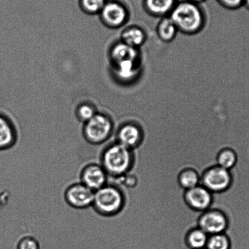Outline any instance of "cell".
<instances>
[{
	"label": "cell",
	"mask_w": 249,
	"mask_h": 249,
	"mask_svg": "<svg viewBox=\"0 0 249 249\" xmlns=\"http://www.w3.org/2000/svg\"><path fill=\"white\" fill-rule=\"evenodd\" d=\"M169 17L178 32L186 35H197L206 25V18L202 9L189 0L176 3Z\"/></svg>",
	"instance_id": "cell-1"
},
{
	"label": "cell",
	"mask_w": 249,
	"mask_h": 249,
	"mask_svg": "<svg viewBox=\"0 0 249 249\" xmlns=\"http://www.w3.org/2000/svg\"><path fill=\"white\" fill-rule=\"evenodd\" d=\"M132 149L117 142H110L101 155V165L112 179L126 175L132 167Z\"/></svg>",
	"instance_id": "cell-2"
},
{
	"label": "cell",
	"mask_w": 249,
	"mask_h": 249,
	"mask_svg": "<svg viewBox=\"0 0 249 249\" xmlns=\"http://www.w3.org/2000/svg\"><path fill=\"white\" fill-rule=\"evenodd\" d=\"M124 202V196L120 188L108 183L94 193L92 207L98 213L110 218L119 213Z\"/></svg>",
	"instance_id": "cell-3"
},
{
	"label": "cell",
	"mask_w": 249,
	"mask_h": 249,
	"mask_svg": "<svg viewBox=\"0 0 249 249\" xmlns=\"http://www.w3.org/2000/svg\"><path fill=\"white\" fill-rule=\"evenodd\" d=\"M113 131L112 121L105 115L96 114L86 123L84 134L86 139L93 144H100L107 141Z\"/></svg>",
	"instance_id": "cell-4"
},
{
	"label": "cell",
	"mask_w": 249,
	"mask_h": 249,
	"mask_svg": "<svg viewBox=\"0 0 249 249\" xmlns=\"http://www.w3.org/2000/svg\"><path fill=\"white\" fill-rule=\"evenodd\" d=\"M231 182L230 171L216 166L204 173L200 180V185L206 188L211 193H219L226 190Z\"/></svg>",
	"instance_id": "cell-5"
},
{
	"label": "cell",
	"mask_w": 249,
	"mask_h": 249,
	"mask_svg": "<svg viewBox=\"0 0 249 249\" xmlns=\"http://www.w3.org/2000/svg\"><path fill=\"white\" fill-rule=\"evenodd\" d=\"M94 193L81 182L70 185L65 193V199L68 204L77 209H86L92 206Z\"/></svg>",
	"instance_id": "cell-6"
},
{
	"label": "cell",
	"mask_w": 249,
	"mask_h": 249,
	"mask_svg": "<svg viewBox=\"0 0 249 249\" xmlns=\"http://www.w3.org/2000/svg\"><path fill=\"white\" fill-rule=\"evenodd\" d=\"M142 139V130L140 125L135 120H129L118 128L113 142L133 149L140 143Z\"/></svg>",
	"instance_id": "cell-7"
},
{
	"label": "cell",
	"mask_w": 249,
	"mask_h": 249,
	"mask_svg": "<svg viewBox=\"0 0 249 249\" xmlns=\"http://www.w3.org/2000/svg\"><path fill=\"white\" fill-rule=\"evenodd\" d=\"M227 225L228 222L226 216L216 210L205 211L199 221V228L209 236L224 233Z\"/></svg>",
	"instance_id": "cell-8"
},
{
	"label": "cell",
	"mask_w": 249,
	"mask_h": 249,
	"mask_svg": "<svg viewBox=\"0 0 249 249\" xmlns=\"http://www.w3.org/2000/svg\"><path fill=\"white\" fill-rule=\"evenodd\" d=\"M108 176L101 164H88L81 171V182L93 192L108 183Z\"/></svg>",
	"instance_id": "cell-9"
},
{
	"label": "cell",
	"mask_w": 249,
	"mask_h": 249,
	"mask_svg": "<svg viewBox=\"0 0 249 249\" xmlns=\"http://www.w3.org/2000/svg\"><path fill=\"white\" fill-rule=\"evenodd\" d=\"M101 18L104 23L110 28L122 27L129 19L127 9L123 4L117 2L105 4L101 11Z\"/></svg>",
	"instance_id": "cell-10"
},
{
	"label": "cell",
	"mask_w": 249,
	"mask_h": 249,
	"mask_svg": "<svg viewBox=\"0 0 249 249\" xmlns=\"http://www.w3.org/2000/svg\"><path fill=\"white\" fill-rule=\"evenodd\" d=\"M185 197L188 205L199 212L207 211L212 203V193L202 185L186 191Z\"/></svg>",
	"instance_id": "cell-11"
},
{
	"label": "cell",
	"mask_w": 249,
	"mask_h": 249,
	"mask_svg": "<svg viewBox=\"0 0 249 249\" xmlns=\"http://www.w3.org/2000/svg\"><path fill=\"white\" fill-rule=\"evenodd\" d=\"M115 76L123 82H132L142 72V60H127L113 64Z\"/></svg>",
	"instance_id": "cell-12"
},
{
	"label": "cell",
	"mask_w": 249,
	"mask_h": 249,
	"mask_svg": "<svg viewBox=\"0 0 249 249\" xmlns=\"http://www.w3.org/2000/svg\"><path fill=\"white\" fill-rule=\"evenodd\" d=\"M110 58L113 64L127 60H142L139 49L130 47L122 41L113 46Z\"/></svg>",
	"instance_id": "cell-13"
},
{
	"label": "cell",
	"mask_w": 249,
	"mask_h": 249,
	"mask_svg": "<svg viewBox=\"0 0 249 249\" xmlns=\"http://www.w3.org/2000/svg\"><path fill=\"white\" fill-rule=\"evenodd\" d=\"M176 0H144V8L150 15L156 18H165L170 16Z\"/></svg>",
	"instance_id": "cell-14"
},
{
	"label": "cell",
	"mask_w": 249,
	"mask_h": 249,
	"mask_svg": "<svg viewBox=\"0 0 249 249\" xmlns=\"http://www.w3.org/2000/svg\"><path fill=\"white\" fill-rule=\"evenodd\" d=\"M121 41L133 48L140 49L147 40L145 31L139 26H130L122 33Z\"/></svg>",
	"instance_id": "cell-15"
},
{
	"label": "cell",
	"mask_w": 249,
	"mask_h": 249,
	"mask_svg": "<svg viewBox=\"0 0 249 249\" xmlns=\"http://www.w3.org/2000/svg\"><path fill=\"white\" fill-rule=\"evenodd\" d=\"M157 35L162 42L170 43L175 39L178 31L170 17L161 18L157 24Z\"/></svg>",
	"instance_id": "cell-16"
},
{
	"label": "cell",
	"mask_w": 249,
	"mask_h": 249,
	"mask_svg": "<svg viewBox=\"0 0 249 249\" xmlns=\"http://www.w3.org/2000/svg\"><path fill=\"white\" fill-rule=\"evenodd\" d=\"M16 132L13 125L3 116L0 115V149L13 146L16 142Z\"/></svg>",
	"instance_id": "cell-17"
},
{
	"label": "cell",
	"mask_w": 249,
	"mask_h": 249,
	"mask_svg": "<svg viewBox=\"0 0 249 249\" xmlns=\"http://www.w3.org/2000/svg\"><path fill=\"white\" fill-rule=\"evenodd\" d=\"M209 238V235L202 230L199 228L193 230L187 236L188 248L190 249H205Z\"/></svg>",
	"instance_id": "cell-18"
},
{
	"label": "cell",
	"mask_w": 249,
	"mask_h": 249,
	"mask_svg": "<svg viewBox=\"0 0 249 249\" xmlns=\"http://www.w3.org/2000/svg\"><path fill=\"white\" fill-rule=\"evenodd\" d=\"M178 182L181 187L187 191L200 185V178L194 170H186L181 173Z\"/></svg>",
	"instance_id": "cell-19"
},
{
	"label": "cell",
	"mask_w": 249,
	"mask_h": 249,
	"mask_svg": "<svg viewBox=\"0 0 249 249\" xmlns=\"http://www.w3.org/2000/svg\"><path fill=\"white\" fill-rule=\"evenodd\" d=\"M236 163L235 153L231 149H225L222 151L217 156V166L230 171L233 168Z\"/></svg>",
	"instance_id": "cell-20"
},
{
	"label": "cell",
	"mask_w": 249,
	"mask_h": 249,
	"mask_svg": "<svg viewBox=\"0 0 249 249\" xmlns=\"http://www.w3.org/2000/svg\"><path fill=\"white\" fill-rule=\"evenodd\" d=\"M229 239L224 233L209 236L205 249H231Z\"/></svg>",
	"instance_id": "cell-21"
},
{
	"label": "cell",
	"mask_w": 249,
	"mask_h": 249,
	"mask_svg": "<svg viewBox=\"0 0 249 249\" xmlns=\"http://www.w3.org/2000/svg\"><path fill=\"white\" fill-rule=\"evenodd\" d=\"M83 9L89 13L95 14L102 10L105 0H82Z\"/></svg>",
	"instance_id": "cell-22"
},
{
	"label": "cell",
	"mask_w": 249,
	"mask_h": 249,
	"mask_svg": "<svg viewBox=\"0 0 249 249\" xmlns=\"http://www.w3.org/2000/svg\"><path fill=\"white\" fill-rule=\"evenodd\" d=\"M96 114L92 106L85 104L79 106L77 109V116L82 122H88Z\"/></svg>",
	"instance_id": "cell-23"
},
{
	"label": "cell",
	"mask_w": 249,
	"mask_h": 249,
	"mask_svg": "<svg viewBox=\"0 0 249 249\" xmlns=\"http://www.w3.org/2000/svg\"><path fill=\"white\" fill-rule=\"evenodd\" d=\"M16 249H40V246L37 239L26 236L18 242Z\"/></svg>",
	"instance_id": "cell-24"
},
{
	"label": "cell",
	"mask_w": 249,
	"mask_h": 249,
	"mask_svg": "<svg viewBox=\"0 0 249 249\" xmlns=\"http://www.w3.org/2000/svg\"><path fill=\"white\" fill-rule=\"evenodd\" d=\"M221 5L229 9H236L243 5L244 0H218Z\"/></svg>",
	"instance_id": "cell-25"
},
{
	"label": "cell",
	"mask_w": 249,
	"mask_h": 249,
	"mask_svg": "<svg viewBox=\"0 0 249 249\" xmlns=\"http://www.w3.org/2000/svg\"><path fill=\"white\" fill-rule=\"evenodd\" d=\"M243 5L245 6L247 8L249 9V0H244Z\"/></svg>",
	"instance_id": "cell-26"
},
{
	"label": "cell",
	"mask_w": 249,
	"mask_h": 249,
	"mask_svg": "<svg viewBox=\"0 0 249 249\" xmlns=\"http://www.w3.org/2000/svg\"><path fill=\"white\" fill-rule=\"evenodd\" d=\"M189 1L193 2V3L198 4L200 2L204 1L205 0H189Z\"/></svg>",
	"instance_id": "cell-27"
}]
</instances>
